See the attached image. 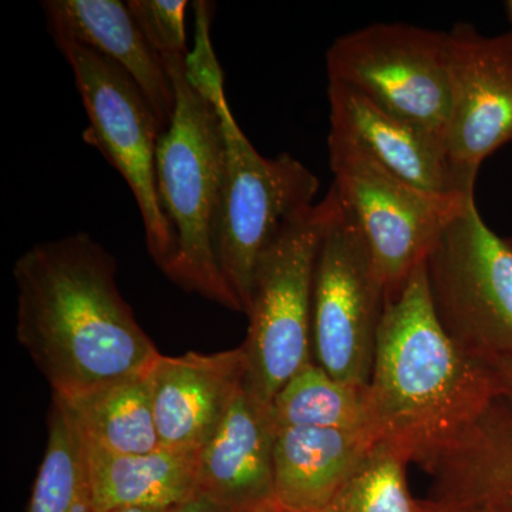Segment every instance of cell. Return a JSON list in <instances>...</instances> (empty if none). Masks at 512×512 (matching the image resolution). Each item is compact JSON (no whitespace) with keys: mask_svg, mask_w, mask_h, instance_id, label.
I'll list each match as a JSON object with an SVG mask.
<instances>
[{"mask_svg":"<svg viewBox=\"0 0 512 512\" xmlns=\"http://www.w3.org/2000/svg\"><path fill=\"white\" fill-rule=\"evenodd\" d=\"M16 338L53 396L74 399L147 373L161 355L116 284V261L89 234L26 251L13 266Z\"/></svg>","mask_w":512,"mask_h":512,"instance_id":"1","label":"cell"},{"mask_svg":"<svg viewBox=\"0 0 512 512\" xmlns=\"http://www.w3.org/2000/svg\"><path fill=\"white\" fill-rule=\"evenodd\" d=\"M500 394L490 366L461 352L441 325L424 262L384 309L366 386L370 431L421 466Z\"/></svg>","mask_w":512,"mask_h":512,"instance_id":"2","label":"cell"},{"mask_svg":"<svg viewBox=\"0 0 512 512\" xmlns=\"http://www.w3.org/2000/svg\"><path fill=\"white\" fill-rule=\"evenodd\" d=\"M174 86L173 119L158 141L161 207L175 251L164 274L187 292L242 312L218 261L225 185V143L214 103L187 76V56H164Z\"/></svg>","mask_w":512,"mask_h":512,"instance_id":"3","label":"cell"},{"mask_svg":"<svg viewBox=\"0 0 512 512\" xmlns=\"http://www.w3.org/2000/svg\"><path fill=\"white\" fill-rule=\"evenodd\" d=\"M187 76L207 94L220 116L225 143V185L218 261L228 288L247 315L256 268L293 215L316 204L319 180L301 161L259 154L229 109L224 73L211 37L198 36L187 56Z\"/></svg>","mask_w":512,"mask_h":512,"instance_id":"4","label":"cell"},{"mask_svg":"<svg viewBox=\"0 0 512 512\" xmlns=\"http://www.w3.org/2000/svg\"><path fill=\"white\" fill-rule=\"evenodd\" d=\"M340 198L335 188L285 222L259 261L247 316V382L266 403L303 367L315 362L312 299L322 239Z\"/></svg>","mask_w":512,"mask_h":512,"instance_id":"5","label":"cell"},{"mask_svg":"<svg viewBox=\"0 0 512 512\" xmlns=\"http://www.w3.org/2000/svg\"><path fill=\"white\" fill-rule=\"evenodd\" d=\"M434 311L461 352L512 360V247L485 224L476 200L450 222L426 259Z\"/></svg>","mask_w":512,"mask_h":512,"instance_id":"6","label":"cell"},{"mask_svg":"<svg viewBox=\"0 0 512 512\" xmlns=\"http://www.w3.org/2000/svg\"><path fill=\"white\" fill-rule=\"evenodd\" d=\"M328 151L332 187L359 225L387 302L393 301L426 262L450 222L476 198L421 191L332 134Z\"/></svg>","mask_w":512,"mask_h":512,"instance_id":"7","label":"cell"},{"mask_svg":"<svg viewBox=\"0 0 512 512\" xmlns=\"http://www.w3.org/2000/svg\"><path fill=\"white\" fill-rule=\"evenodd\" d=\"M53 40L72 69L89 117L83 140L126 180L140 210L148 252L164 272L173 259L175 241L158 195L156 158L163 130L156 114L116 63L70 40Z\"/></svg>","mask_w":512,"mask_h":512,"instance_id":"8","label":"cell"},{"mask_svg":"<svg viewBox=\"0 0 512 512\" xmlns=\"http://www.w3.org/2000/svg\"><path fill=\"white\" fill-rule=\"evenodd\" d=\"M328 82L446 138L450 114L447 33L406 23H376L338 37L326 52Z\"/></svg>","mask_w":512,"mask_h":512,"instance_id":"9","label":"cell"},{"mask_svg":"<svg viewBox=\"0 0 512 512\" xmlns=\"http://www.w3.org/2000/svg\"><path fill=\"white\" fill-rule=\"evenodd\" d=\"M387 305L359 225L342 204L320 244L313 279V359L343 383L366 387Z\"/></svg>","mask_w":512,"mask_h":512,"instance_id":"10","label":"cell"},{"mask_svg":"<svg viewBox=\"0 0 512 512\" xmlns=\"http://www.w3.org/2000/svg\"><path fill=\"white\" fill-rule=\"evenodd\" d=\"M448 36L450 114L446 153L458 195L474 198L478 170L512 143V32L484 36L458 23Z\"/></svg>","mask_w":512,"mask_h":512,"instance_id":"11","label":"cell"},{"mask_svg":"<svg viewBox=\"0 0 512 512\" xmlns=\"http://www.w3.org/2000/svg\"><path fill=\"white\" fill-rule=\"evenodd\" d=\"M242 348L157 357L148 372L161 447L200 450L247 380Z\"/></svg>","mask_w":512,"mask_h":512,"instance_id":"12","label":"cell"},{"mask_svg":"<svg viewBox=\"0 0 512 512\" xmlns=\"http://www.w3.org/2000/svg\"><path fill=\"white\" fill-rule=\"evenodd\" d=\"M276 430L271 403L245 380L220 427L198 450L195 494L232 512L275 504Z\"/></svg>","mask_w":512,"mask_h":512,"instance_id":"13","label":"cell"},{"mask_svg":"<svg viewBox=\"0 0 512 512\" xmlns=\"http://www.w3.org/2000/svg\"><path fill=\"white\" fill-rule=\"evenodd\" d=\"M328 97L329 134L349 141L421 191L464 198L454 187L443 138L387 113L343 84L328 82Z\"/></svg>","mask_w":512,"mask_h":512,"instance_id":"14","label":"cell"},{"mask_svg":"<svg viewBox=\"0 0 512 512\" xmlns=\"http://www.w3.org/2000/svg\"><path fill=\"white\" fill-rule=\"evenodd\" d=\"M42 9L53 39L89 47L120 66L150 103L161 130L168 127L175 107L173 82L163 57L148 43L127 3L45 0Z\"/></svg>","mask_w":512,"mask_h":512,"instance_id":"15","label":"cell"},{"mask_svg":"<svg viewBox=\"0 0 512 512\" xmlns=\"http://www.w3.org/2000/svg\"><path fill=\"white\" fill-rule=\"evenodd\" d=\"M377 444L367 429L276 430L275 498L286 512H316Z\"/></svg>","mask_w":512,"mask_h":512,"instance_id":"16","label":"cell"},{"mask_svg":"<svg viewBox=\"0 0 512 512\" xmlns=\"http://www.w3.org/2000/svg\"><path fill=\"white\" fill-rule=\"evenodd\" d=\"M420 467L433 480L434 500L512 497V399L495 397L466 430Z\"/></svg>","mask_w":512,"mask_h":512,"instance_id":"17","label":"cell"},{"mask_svg":"<svg viewBox=\"0 0 512 512\" xmlns=\"http://www.w3.org/2000/svg\"><path fill=\"white\" fill-rule=\"evenodd\" d=\"M86 443L97 512L173 508L195 494L198 450L160 447L148 454H114Z\"/></svg>","mask_w":512,"mask_h":512,"instance_id":"18","label":"cell"},{"mask_svg":"<svg viewBox=\"0 0 512 512\" xmlns=\"http://www.w3.org/2000/svg\"><path fill=\"white\" fill-rule=\"evenodd\" d=\"M148 372L62 399L87 441L114 454H148L161 447Z\"/></svg>","mask_w":512,"mask_h":512,"instance_id":"19","label":"cell"},{"mask_svg":"<svg viewBox=\"0 0 512 512\" xmlns=\"http://www.w3.org/2000/svg\"><path fill=\"white\" fill-rule=\"evenodd\" d=\"M47 446L28 512H97L89 453L82 430L62 399L53 396Z\"/></svg>","mask_w":512,"mask_h":512,"instance_id":"20","label":"cell"},{"mask_svg":"<svg viewBox=\"0 0 512 512\" xmlns=\"http://www.w3.org/2000/svg\"><path fill=\"white\" fill-rule=\"evenodd\" d=\"M271 406L276 429L370 430L366 387L340 382L316 362L296 373Z\"/></svg>","mask_w":512,"mask_h":512,"instance_id":"21","label":"cell"},{"mask_svg":"<svg viewBox=\"0 0 512 512\" xmlns=\"http://www.w3.org/2000/svg\"><path fill=\"white\" fill-rule=\"evenodd\" d=\"M407 458L377 443L325 507L316 512H429L407 480Z\"/></svg>","mask_w":512,"mask_h":512,"instance_id":"22","label":"cell"},{"mask_svg":"<svg viewBox=\"0 0 512 512\" xmlns=\"http://www.w3.org/2000/svg\"><path fill=\"white\" fill-rule=\"evenodd\" d=\"M127 5L158 55H188L185 32L188 3L185 0H130Z\"/></svg>","mask_w":512,"mask_h":512,"instance_id":"23","label":"cell"},{"mask_svg":"<svg viewBox=\"0 0 512 512\" xmlns=\"http://www.w3.org/2000/svg\"><path fill=\"white\" fill-rule=\"evenodd\" d=\"M429 512H512V497L451 501L427 498Z\"/></svg>","mask_w":512,"mask_h":512,"instance_id":"24","label":"cell"},{"mask_svg":"<svg viewBox=\"0 0 512 512\" xmlns=\"http://www.w3.org/2000/svg\"><path fill=\"white\" fill-rule=\"evenodd\" d=\"M170 512H232L204 495L194 494L184 503L175 505Z\"/></svg>","mask_w":512,"mask_h":512,"instance_id":"25","label":"cell"},{"mask_svg":"<svg viewBox=\"0 0 512 512\" xmlns=\"http://www.w3.org/2000/svg\"><path fill=\"white\" fill-rule=\"evenodd\" d=\"M488 366L493 370V375L501 393L512 399V360H495V362L488 363Z\"/></svg>","mask_w":512,"mask_h":512,"instance_id":"26","label":"cell"},{"mask_svg":"<svg viewBox=\"0 0 512 512\" xmlns=\"http://www.w3.org/2000/svg\"><path fill=\"white\" fill-rule=\"evenodd\" d=\"M171 508L124 507L106 512H170Z\"/></svg>","mask_w":512,"mask_h":512,"instance_id":"27","label":"cell"},{"mask_svg":"<svg viewBox=\"0 0 512 512\" xmlns=\"http://www.w3.org/2000/svg\"><path fill=\"white\" fill-rule=\"evenodd\" d=\"M244 512H286L284 508L278 503L265 505V507L255 508V510H249Z\"/></svg>","mask_w":512,"mask_h":512,"instance_id":"28","label":"cell"},{"mask_svg":"<svg viewBox=\"0 0 512 512\" xmlns=\"http://www.w3.org/2000/svg\"><path fill=\"white\" fill-rule=\"evenodd\" d=\"M505 8H507L508 16H510L512 22V0H508V2L505 3Z\"/></svg>","mask_w":512,"mask_h":512,"instance_id":"29","label":"cell"},{"mask_svg":"<svg viewBox=\"0 0 512 512\" xmlns=\"http://www.w3.org/2000/svg\"><path fill=\"white\" fill-rule=\"evenodd\" d=\"M507 241L510 242V245L512 247V237L508 238Z\"/></svg>","mask_w":512,"mask_h":512,"instance_id":"30","label":"cell"}]
</instances>
